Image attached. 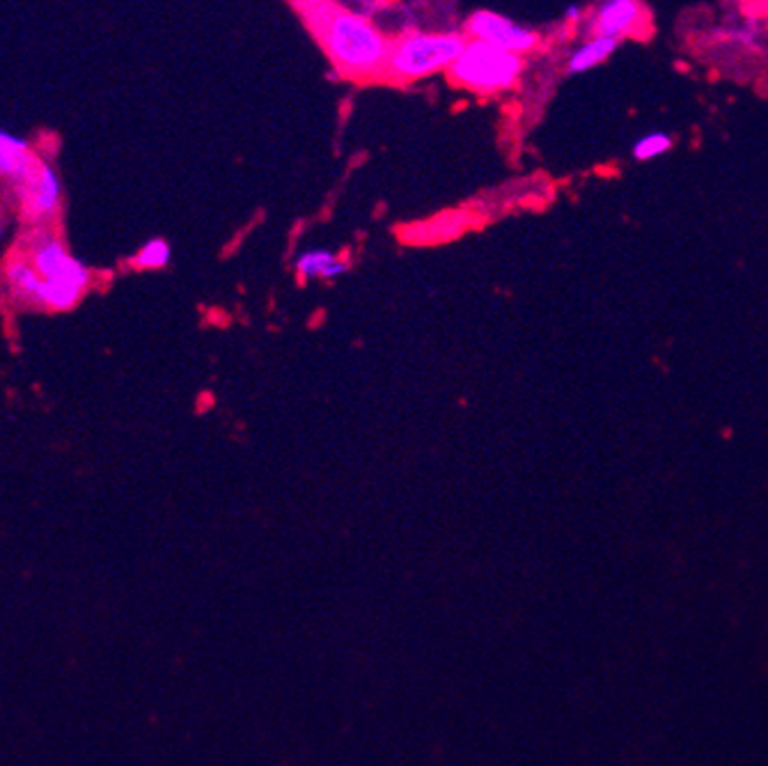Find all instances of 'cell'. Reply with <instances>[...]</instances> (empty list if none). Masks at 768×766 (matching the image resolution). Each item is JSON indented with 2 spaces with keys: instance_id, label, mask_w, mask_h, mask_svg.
Returning <instances> with one entry per match:
<instances>
[{
  "instance_id": "7c38bea8",
  "label": "cell",
  "mask_w": 768,
  "mask_h": 766,
  "mask_svg": "<svg viewBox=\"0 0 768 766\" xmlns=\"http://www.w3.org/2000/svg\"><path fill=\"white\" fill-rule=\"evenodd\" d=\"M673 147H675V138H673L668 132H650L647 136L637 138V140L633 143L631 155H633L635 161L645 164V161H652V159L663 157L665 151H670Z\"/></svg>"
},
{
  "instance_id": "277c9868",
  "label": "cell",
  "mask_w": 768,
  "mask_h": 766,
  "mask_svg": "<svg viewBox=\"0 0 768 766\" xmlns=\"http://www.w3.org/2000/svg\"><path fill=\"white\" fill-rule=\"evenodd\" d=\"M450 81L475 94H500L515 90L523 74V56L509 54L486 42L466 40L461 56L445 71Z\"/></svg>"
},
{
  "instance_id": "3957f363",
  "label": "cell",
  "mask_w": 768,
  "mask_h": 766,
  "mask_svg": "<svg viewBox=\"0 0 768 766\" xmlns=\"http://www.w3.org/2000/svg\"><path fill=\"white\" fill-rule=\"evenodd\" d=\"M464 46L466 37L452 31L404 33L391 42V54L383 74L397 83H416L429 79L433 74L448 71L461 56Z\"/></svg>"
},
{
  "instance_id": "4fadbf2b",
  "label": "cell",
  "mask_w": 768,
  "mask_h": 766,
  "mask_svg": "<svg viewBox=\"0 0 768 766\" xmlns=\"http://www.w3.org/2000/svg\"><path fill=\"white\" fill-rule=\"evenodd\" d=\"M585 19V10L580 5H569L565 10V21L567 23H580Z\"/></svg>"
},
{
  "instance_id": "30bf717a",
  "label": "cell",
  "mask_w": 768,
  "mask_h": 766,
  "mask_svg": "<svg viewBox=\"0 0 768 766\" xmlns=\"http://www.w3.org/2000/svg\"><path fill=\"white\" fill-rule=\"evenodd\" d=\"M620 42L612 37H590L585 40L578 48L572 50V56L567 58V71L569 74H585L601 63H606L614 50H618Z\"/></svg>"
},
{
  "instance_id": "6da1fadb",
  "label": "cell",
  "mask_w": 768,
  "mask_h": 766,
  "mask_svg": "<svg viewBox=\"0 0 768 766\" xmlns=\"http://www.w3.org/2000/svg\"><path fill=\"white\" fill-rule=\"evenodd\" d=\"M301 16L338 71L355 79L386 71L391 40L368 16L349 12L332 0H321Z\"/></svg>"
},
{
  "instance_id": "8992f818",
  "label": "cell",
  "mask_w": 768,
  "mask_h": 766,
  "mask_svg": "<svg viewBox=\"0 0 768 766\" xmlns=\"http://www.w3.org/2000/svg\"><path fill=\"white\" fill-rule=\"evenodd\" d=\"M466 35L517 56H526L540 46V33L494 10L473 12L466 21Z\"/></svg>"
},
{
  "instance_id": "ba28073f",
  "label": "cell",
  "mask_w": 768,
  "mask_h": 766,
  "mask_svg": "<svg viewBox=\"0 0 768 766\" xmlns=\"http://www.w3.org/2000/svg\"><path fill=\"white\" fill-rule=\"evenodd\" d=\"M37 161L39 157L29 140L0 126V180H5V184L12 189L25 174H31Z\"/></svg>"
},
{
  "instance_id": "7a4b0ae2",
  "label": "cell",
  "mask_w": 768,
  "mask_h": 766,
  "mask_svg": "<svg viewBox=\"0 0 768 766\" xmlns=\"http://www.w3.org/2000/svg\"><path fill=\"white\" fill-rule=\"evenodd\" d=\"M16 250L37 275L35 308L39 313H69L92 288V269L76 258L50 227H29Z\"/></svg>"
},
{
  "instance_id": "5bb4252c",
  "label": "cell",
  "mask_w": 768,
  "mask_h": 766,
  "mask_svg": "<svg viewBox=\"0 0 768 766\" xmlns=\"http://www.w3.org/2000/svg\"><path fill=\"white\" fill-rule=\"evenodd\" d=\"M290 3L296 8V12H298V14H303V12H307V10H310V8L319 5L321 0H290Z\"/></svg>"
},
{
  "instance_id": "5b68a950",
  "label": "cell",
  "mask_w": 768,
  "mask_h": 766,
  "mask_svg": "<svg viewBox=\"0 0 768 766\" xmlns=\"http://www.w3.org/2000/svg\"><path fill=\"white\" fill-rule=\"evenodd\" d=\"M19 218L29 227H50L63 212V180L48 161L39 159L31 174L12 189Z\"/></svg>"
},
{
  "instance_id": "8fae6325",
  "label": "cell",
  "mask_w": 768,
  "mask_h": 766,
  "mask_svg": "<svg viewBox=\"0 0 768 766\" xmlns=\"http://www.w3.org/2000/svg\"><path fill=\"white\" fill-rule=\"evenodd\" d=\"M170 258H172L170 241L163 239V237H154V239L145 241V244L132 255L129 264H132L136 271H159V269H166V267L170 264Z\"/></svg>"
},
{
  "instance_id": "52a82bcc",
  "label": "cell",
  "mask_w": 768,
  "mask_h": 766,
  "mask_svg": "<svg viewBox=\"0 0 768 766\" xmlns=\"http://www.w3.org/2000/svg\"><path fill=\"white\" fill-rule=\"evenodd\" d=\"M647 12L643 0H599L592 12L590 29L592 37H612L622 42L624 37L637 33Z\"/></svg>"
},
{
  "instance_id": "9a60e30c",
  "label": "cell",
  "mask_w": 768,
  "mask_h": 766,
  "mask_svg": "<svg viewBox=\"0 0 768 766\" xmlns=\"http://www.w3.org/2000/svg\"><path fill=\"white\" fill-rule=\"evenodd\" d=\"M5 233H8V214L3 207H0V239L5 237Z\"/></svg>"
},
{
  "instance_id": "9c48e42d",
  "label": "cell",
  "mask_w": 768,
  "mask_h": 766,
  "mask_svg": "<svg viewBox=\"0 0 768 766\" xmlns=\"http://www.w3.org/2000/svg\"><path fill=\"white\" fill-rule=\"evenodd\" d=\"M296 273L301 278H321V280H336L342 273H347L349 264L328 248H307L303 250L296 262Z\"/></svg>"
}]
</instances>
